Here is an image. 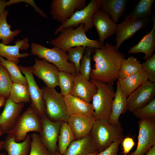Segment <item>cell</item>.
I'll return each instance as SVG.
<instances>
[{
    "label": "cell",
    "mask_w": 155,
    "mask_h": 155,
    "mask_svg": "<svg viewBox=\"0 0 155 155\" xmlns=\"http://www.w3.org/2000/svg\"><path fill=\"white\" fill-rule=\"evenodd\" d=\"M101 9L107 13L116 24L125 10L127 0H100Z\"/></svg>",
    "instance_id": "cell-27"
},
{
    "label": "cell",
    "mask_w": 155,
    "mask_h": 155,
    "mask_svg": "<svg viewBox=\"0 0 155 155\" xmlns=\"http://www.w3.org/2000/svg\"><path fill=\"white\" fill-rule=\"evenodd\" d=\"M149 18L124 20L121 23L117 24L116 49L118 50L124 42L131 38L139 30L144 28L148 23Z\"/></svg>",
    "instance_id": "cell-16"
},
{
    "label": "cell",
    "mask_w": 155,
    "mask_h": 155,
    "mask_svg": "<svg viewBox=\"0 0 155 155\" xmlns=\"http://www.w3.org/2000/svg\"><path fill=\"white\" fill-rule=\"evenodd\" d=\"M76 140L74 135L67 122H63L58 137V149L60 154L63 155L71 143Z\"/></svg>",
    "instance_id": "cell-29"
},
{
    "label": "cell",
    "mask_w": 155,
    "mask_h": 155,
    "mask_svg": "<svg viewBox=\"0 0 155 155\" xmlns=\"http://www.w3.org/2000/svg\"><path fill=\"white\" fill-rule=\"evenodd\" d=\"M123 129L120 123L110 124L108 120H96L91 133L99 152L104 150L113 142L122 140L124 137Z\"/></svg>",
    "instance_id": "cell-4"
},
{
    "label": "cell",
    "mask_w": 155,
    "mask_h": 155,
    "mask_svg": "<svg viewBox=\"0 0 155 155\" xmlns=\"http://www.w3.org/2000/svg\"><path fill=\"white\" fill-rule=\"evenodd\" d=\"M121 89L127 98L133 91L148 80L147 75L142 70L139 72L123 78H118Z\"/></svg>",
    "instance_id": "cell-26"
},
{
    "label": "cell",
    "mask_w": 155,
    "mask_h": 155,
    "mask_svg": "<svg viewBox=\"0 0 155 155\" xmlns=\"http://www.w3.org/2000/svg\"><path fill=\"white\" fill-rule=\"evenodd\" d=\"M7 1L5 0H0V16L5 10L7 7Z\"/></svg>",
    "instance_id": "cell-44"
},
{
    "label": "cell",
    "mask_w": 155,
    "mask_h": 155,
    "mask_svg": "<svg viewBox=\"0 0 155 155\" xmlns=\"http://www.w3.org/2000/svg\"><path fill=\"white\" fill-rule=\"evenodd\" d=\"M9 97L17 103L30 102L28 84L13 82Z\"/></svg>",
    "instance_id": "cell-32"
},
{
    "label": "cell",
    "mask_w": 155,
    "mask_h": 155,
    "mask_svg": "<svg viewBox=\"0 0 155 155\" xmlns=\"http://www.w3.org/2000/svg\"><path fill=\"white\" fill-rule=\"evenodd\" d=\"M95 121L93 116L72 114L69 115L67 122L77 140L90 133Z\"/></svg>",
    "instance_id": "cell-18"
},
{
    "label": "cell",
    "mask_w": 155,
    "mask_h": 155,
    "mask_svg": "<svg viewBox=\"0 0 155 155\" xmlns=\"http://www.w3.org/2000/svg\"><path fill=\"white\" fill-rule=\"evenodd\" d=\"M98 153H93V154H88L86 155H96V154Z\"/></svg>",
    "instance_id": "cell-49"
},
{
    "label": "cell",
    "mask_w": 155,
    "mask_h": 155,
    "mask_svg": "<svg viewBox=\"0 0 155 155\" xmlns=\"http://www.w3.org/2000/svg\"><path fill=\"white\" fill-rule=\"evenodd\" d=\"M93 53L95 63L90 78L113 84L119 78L124 55L107 43L101 49H94Z\"/></svg>",
    "instance_id": "cell-1"
},
{
    "label": "cell",
    "mask_w": 155,
    "mask_h": 155,
    "mask_svg": "<svg viewBox=\"0 0 155 155\" xmlns=\"http://www.w3.org/2000/svg\"><path fill=\"white\" fill-rule=\"evenodd\" d=\"M133 113L135 117L140 119L155 118V98Z\"/></svg>",
    "instance_id": "cell-39"
},
{
    "label": "cell",
    "mask_w": 155,
    "mask_h": 155,
    "mask_svg": "<svg viewBox=\"0 0 155 155\" xmlns=\"http://www.w3.org/2000/svg\"><path fill=\"white\" fill-rule=\"evenodd\" d=\"M122 140H119L113 143L110 146L96 155H119V146Z\"/></svg>",
    "instance_id": "cell-42"
},
{
    "label": "cell",
    "mask_w": 155,
    "mask_h": 155,
    "mask_svg": "<svg viewBox=\"0 0 155 155\" xmlns=\"http://www.w3.org/2000/svg\"><path fill=\"white\" fill-rule=\"evenodd\" d=\"M13 83L7 69L0 63V95L8 98Z\"/></svg>",
    "instance_id": "cell-35"
},
{
    "label": "cell",
    "mask_w": 155,
    "mask_h": 155,
    "mask_svg": "<svg viewBox=\"0 0 155 155\" xmlns=\"http://www.w3.org/2000/svg\"><path fill=\"white\" fill-rule=\"evenodd\" d=\"M142 69L147 76L148 80L155 83V54L141 63Z\"/></svg>",
    "instance_id": "cell-40"
},
{
    "label": "cell",
    "mask_w": 155,
    "mask_h": 155,
    "mask_svg": "<svg viewBox=\"0 0 155 155\" xmlns=\"http://www.w3.org/2000/svg\"><path fill=\"white\" fill-rule=\"evenodd\" d=\"M142 69L141 61L133 56L122 61L118 78H123L130 75L137 73Z\"/></svg>",
    "instance_id": "cell-31"
},
{
    "label": "cell",
    "mask_w": 155,
    "mask_h": 155,
    "mask_svg": "<svg viewBox=\"0 0 155 155\" xmlns=\"http://www.w3.org/2000/svg\"><path fill=\"white\" fill-rule=\"evenodd\" d=\"M59 71L57 67L43 59L40 60L35 59L32 66L33 74L43 81L46 86L51 88H55L59 86Z\"/></svg>",
    "instance_id": "cell-14"
},
{
    "label": "cell",
    "mask_w": 155,
    "mask_h": 155,
    "mask_svg": "<svg viewBox=\"0 0 155 155\" xmlns=\"http://www.w3.org/2000/svg\"><path fill=\"white\" fill-rule=\"evenodd\" d=\"M30 136L31 147L29 155H51L42 143L39 134L34 133Z\"/></svg>",
    "instance_id": "cell-37"
},
{
    "label": "cell",
    "mask_w": 155,
    "mask_h": 155,
    "mask_svg": "<svg viewBox=\"0 0 155 155\" xmlns=\"http://www.w3.org/2000/svg\"><path fill=\"white\" fill-rule=\"evenodd\" d=\"M122 153L123 155H127L135 145L134 140L132 137H127L124 138L122 142Z\"/></svg>",
    "instance_id": "cell-43"
},
{
    "label": "cell",
    "mask_w": 155,
    "mask_h": 155,
    "mask_svg": "<svg viewBox=\"0 0 155 155\" xmlns=\"http://www.w3.org/2000/svg\"><path fill=\"white\" fill-rule=\"evenodd\" d=\"M99 152L90 132L84 138L72 142L63 155H86Z\"/></svg>",
    "instance_id": "cell-21"
},
{
    "label": "cell",
    "mask_w": 155,
    "mask_h": 155,
    "mask_svg": "<svg viewBox=\"0 0 155 155\" xmlns=\"http://www.w3.org/2000/svg\"><path fill=\"white\" fill-rule=\"evenodd\" d=\"M153 26L151 31L144 35L136 45L128 50L129 54L142 53L144 54V59L145 60L151 57L155 50V19L152 17Z\"/></svg>",
    "instance_id": "cell-22"
},
{
    "label": "cell",
    "mask_w": 155,
    "mask_h": 155,
    "mask_svg": "<svg viewBox=\"0 0 155 155\" xmlns=\"http://www.w3.org/2000/svg\"><path fill=\"white\" fill-rule=\"evenodd\" d=\"M31 142L29 134L25 140L18 142L7 134L4 140L3 149L6 151L7 155H28L31 149Z\"/></svg>",
    "instance_id": "cell-25"
},
{
    "label": "cell",
    "mask_w": 155,
    "mask_h": 155,
    "mask_svg": "<svg viewBox=\"0 0 155 155\" xmlns=\"http://www.w3.org/2000/svg\"><path fill=\"white\" fill-rule=\"evenodd\" d=\"M55 155H61L60 154L59 152V151L58 150Z\"/></svg>",
    "instance_id": "cell-48"
},
{
    "label": "cell",
    "mask_w": 155,
    "mask_h": 155,
    "mask_svg": "<svg viewBox=\"0 0 155 155\" xmlns=\"http://www.w3.org/2000/svg\"><path fill=\"white\" fill-rule=\"evenodd\" d=\"M97 91L95 84L80 73L75 76L74 87L70 94L90 102Z\"/></svg>",
    "instance_id": "cell-19"
},
{
    "label": "cell",
    "mask_w": 155,
    "mask_h": 155,
    "mask_svg": "<svg viewBox=\"0 0 155 155\" xmlns=\"http://www.w3.org/2000/svg\"><path fill=\"white\" fill-rule=\"evenodd\" d=\"M86 0H52L50 14L52 19L61 24L69 18L76 10L86 6Z\"/></svg>",
    "instance_id": "cell-10"
},
{
    "label": "cell",
    "mask_w": 155,
    "mask_h": 155,
    "mask_svg": "<svg viewBox=\"0 0 155 155\" xmlns=\"http://www.w3.org/2000/svg\"><path fill=\"white\" fill-rule=\"evenodd\" d=\"M8 13V10L5 9L0 16V40H2L1 43L5 45H8L12 42L21 32L20 30L18 29L11 30V26L7 20Z\"/></svg>",
    "instance_id": "cell-28"
},
{
    "label": "cell",
    "mask_w": 155,
    "mask_h": 155,
    "mask_svg": "<svg viewBox=\"0 0 155 155\" xmlns=\"http://www.w3.org/2000/svg\"><path fill=\"white\" fill-rule=\"evenodd\" d=\"M24 103H16L9 97L6 99L4 109L0 114V131L8 134L12 129L20 115Z\"/></svg>",
    "instance_id": "cell-15"
},
{
    "label": "cell",
    "mask_w": 155,
    "mask_h": 155,
    "mask_svg": "<svg viewBox=\"0 0 155 155\" xmlns=\"http://www.w3.org/2000/svg\"><path fill=\"white\" fill-rule=\"evenodd\" d=\"M0 63L7 69L13 82L28 84L27 80L22 74L17 64L0 56Z\"/></svg>",
    "instance_id": "cell-33"
},
{
    "label": "cell",
    "mask_w": 155,
    "mask_h": 155,
    "mask_svg": "<svg viewBox=\"0 0 155 155\" xmlns=\"http://www.w3.org/2000/svg\"><path fill=\"white\" fill-rule=\"evenodd\" d=\"M145 155H155V145L153 146Z\"/></svg>",
    "instance_id": "cell-46"
},
{
    "label": "cell",
    "mask_w": 155,
    "mask_h": 155,
    "mask_svg": "<svg viewBox=\"0 0 155 155\" xmlns=\"http://www.w3.org/2000/svg\"><path fill=\"white\" fill-rule=\"evenodd\" d=\"M20 3H25L31 5L36 12L45 18H48L46 14L40 9L36 4L34 1L32 0H10L6 2L7 7L12 5Z\"/></svg>",
    "instance_id": "cell-41"
},
{
    "label": "cell",
    "mask_w": 155,
    "mask_h": 155,
    "mask_svg": "<svg viewBox=\"0 0 155 155\" xmlns=\"http://www.w3.org/2000/svg\"><path fill=\"white\" fill-rule=\"evenodd\" d=\"M6 99L3 96L0 95V108L3 107L5 105ZM2 133L0 131V137L2 135Z\"/></svg>",
    "instance_id": "cell-45"
},
{
    "label": "cell",
    "mask_w": 155,
    "mask_h": 155,
    "mask_svg": "<svg viewBox=\"0 0 155 155\" xmlns=\"http://www.w3.org/2000/svg\"><path fill=\"white\" fill-rule=\"evenodd\" d=\"M4 144V141H0V155H7L5 152L1 153L0 151L2 149Z\"/></svg>",
    "instance_id": "cell-47"
},
{
    "label": "cell",
    "mask_w": 155,
    "mask_h": 155,
    "mask_svg": "<svg viewBox=\"0 0 155 155\" xmlns=\"http://www.w3.org/2000/svg\"><path fill=\"white\" fill-rule=\"evenodd\" d=\"M86 48L84 46H76L70 48L67 51L68 61L74 65L76 75L80 73V61Z\"/></svg>",
    "instance_id": "cell-36"
},
{
    "label": "cell",
    "mask_w": 155,
    "mask_h": 155,
    "mask_svg": "<svg viewBox=\"0 0 155 155\" xmlns=\"http://www.w3.org/2000/svg\"><path fill=\"white\" fill-rule=\"evenodd\" d=\"M73 74L61 71L58 74L59 86L60 88L61 95L65 97L70 94L74 84L75 76Z\"/></svg>",
    "instance_id": "cell-34"
},
{
    "label": "cell",
    "mask_w": 155,
    "mask_h": 155,
    "mask_svg": "<svg viewBox=\"0 0 155 155\" xmlns=\"http://www.w3.org/2000/svg\"><path fill=\"white\" fill-rule=\"evenodd\" d=\"M45 113L47 117L53 121L67 122L69 117L63 97L55 88L47 86L42 87Z\"/></svg>",
    "instance_id": "cell-7"
},
{
    "label": "cell",
    "mask_w": 155,
    "mask_h": 155,
    "mask_svg": "<svg viewBox=\"0 0 155 155\" xmlns=\"http://www.w3.org/2000/svg\"><path fill=\"white\" fill-rule=\"evenodd\" d=\"M67 113L72 114L93 116L94 111L90 102H85L70 94L64 97Z\"/></svg>",
    "instance_id": "cell-23"
},
{
    "label": "cell",
    "mask_w": 155,
    "mask_h": 155,
    "mask_svg": "<svg viewBox=\"0 0 155 155\" xmlns=\"http://www.w3.org/2000/svg\"><path fill=\"white\" fill-rule=\"evenodd\" d=\"M138 143L135 150L129 155H145L155 145V118L140 119Z\"/></svg>",
    "instance_id": "cell-9"
},
{
    "label": "cell",
    "mask_w": 155,
    "mask_h": 155,
    "mask_svg": "<svg viewBox=\"0 0 155 155\" xmlns=\"http://www.w3.org/2000/svg\"><path fill=\"white\" fill-rule=\"evenodd\" d=\"M155 83L145 81L127 97V111L133 113L155 98Z\"/></svg>",
    "instance_id": "cell-11"
},
{
    "label": "cell",
    "mask_w": 155,
    "mask_h": 155,
    "mask_svg": "<svg viewBox=\"0 0 155 155\" xmlns=\"http://www.w3.org/2000/svg\"><path fill=\"white\" fill-rule=\"evenodd\" d=\"M90 81L94 84L97 88V92L93 97L91 103L94 111L93 117L95 121L108 120L115 94L113 84L92 79Z\"/></svg>",
    "instance_id": "cell-3"
},
{
    "label": "cell",
    "mask_w": 155,
    "mask_h": 155,
    "mask_svg": "<svg viewBox=\"0 0 155 155\" xmlns=\"http://www.w3.org/2000/svg\"><path fill=\"white\" fill-rule=\"evenodd\" d=\"M127 98L122 91L119 83L117 81L115 95L112 103L111 113L108 120L110 124L118 125L121 123L119 121L121 115L127 111Z\"/></svg>",
    "instance_id": "cell-24"
},
{
    "label": "cell",
    "mask_w": 155,
    "mask_h": 155,
    "mask_svg": "<svg viewBox=\"0 0 155 155\" xmlns=\"http://www.w3.org/2000/svg\"><path fill=\"white\" fill-rule=\"evenodd\" d=\"M154 0H140L132 11L125 16L124 20L143 18L151 14V9Z\"/></svg>",
    "instance_id": "cell-30"
},
{
    "label": "cell",
    "mask_w": 155,
    "mask_h": 155,
    "mask_svg": "<svg viewBox=\"0 0 155 155\" xmlns=\"http://www.w3.org/2000/svg\"><path fill=\"white\" fill-rule=\"evenodd\" d=\"M31 54L43 59L56 67L62 71L76 75L74 65L68 61V55L60 49L54 47L49 48L38 44L32 43Z\"/></svg>",
    "instance_id": "cell-5"
},
{
    "label": "cell",
    "mask_w": 155,
    "mask_h": 155,
    "mask_svg": "<svg viewBox=\"0 0 155 155\" xmlns=\"http://www.w3.org/2000/svg\"><path fill=\"white\" fill-rule=\"evenodd\" d=\"M41 118L30 106L20 115L13 127L7 134L16 142L25 140L30 132L39 133L42 129Z\"/></svg>",
    "instance_id": "cell-6"
},
{
    "label": "cell",
    "mask_w": 155,
    "mask_h": 155,
    "mask_svg": "<svg viewBox=\"0 0 155 155\" xmlns=\"http://www.w3.org/2000/svg\"><path fill=\"white\" fill-rule=\"evenodd\" d=\"M25 75L28 82L31 106L41 118L45 114V106L42 89L36 83L33 76L32 66L28 67L18 65Z\"/></svg>",
    "instance_id": "cell-12"
},
{
    "label": "cell",
    "mask_w": 155,
    "mask_h": 155,
    "mask_svg": "<svg viewBox=\"0 0 155 155\" xmlns=\"http://www.w3.org/2000/svg\"><path fill=\"white\" fill-rule=\"evenodd\" d=\"M29 38H25L18 40L13 45H5L0 42V56L7 60L12 61L17 64L20 62L19 59L30 56V53L25 52L20 53V51L26 50L29 47Z\"/></svg>",
    "instance_id": "cell-20"
},
{
    "label": "cell",
    "mask_w": 155,
    "mask_h": 155,
    "mask_svg": "<svg viewBox=\"0 0 155 155\" xmlns=\"http://www.w3.org/2000/svg\"><path fill=\"white\" fill-rule=\"evenodd\" d=\"M100 0H92L82 9L76 11L71 16L61 24L54 32L57 35L63 29L69 27H77L83 24L86 32L93 26L92 18L94 13L100 8Z\"/></svg>",
    "instance_id": "cell-8"
},
{
    "label": "cell",
    "mask_w": 155,
    "mask_h": 155,
    "mask_svg": "<svg viewBox=\"0 0 155 155\" xmlns=\"http://www.w3.org/2000/svg\"><path fill=\"white\" fill-rule=\"evenodd\" d=\"M60 32L50 43L66 53L70 48L76 46H84L93 49H101L103 46L98 40H91L87 37L83 24L75 29L72 27L64 28Z\"/></svg>",
    "instance_id": "cell-2"
},
{
    "label": "cell",
    "mask_w": 155,
    "mask_h": 155,
    "mask_svg": "<svg viewBox=\"0 0 155 155\" xmlns=\"http://www.w3.org/2000/svg\"><path fill=\"white\" fill-rule=\"evenodd\" d=\"M41 119L42 129L39 134L41 140L51 155H55L58 150L57 143L63 122L53 121L45 114Z\"/></svg>",
    "instance_id": "cell-13"
},
{
    "label": "cell",
    "mask_w": 155,
    "mask_h": 155,
    "mask_svg": "<svg viewBox=\"0 0 155 155\" xmlns=\"http://www.w3.org/2000/svg\"><path fill=\"white\" fill-rule=\"evenodd\" d=\"M94 49L86 47L84 55L82 58L80 63V73L84 76L88 80H90L91 71V54Z\"/></svg>",
    "instance_id": "cell-38"
},
{
    "label": "cell",
    "mask_w": 155,
    "mask_h": 155,
    "mask_svg": "<svg viewBox=\"0 0 155 155\" xmlns=\"http://www.w3.org/2000/svg\"><path fill=\"white\" fill-rule=\"evenodd\" d=\"M92 23L98 33V41L103 46L105 39L115 33L117 24H115L109 15L102 9H98L94 14Z\"/></svg>",
    "instance_id": "cell-17"
}]
</instances>
